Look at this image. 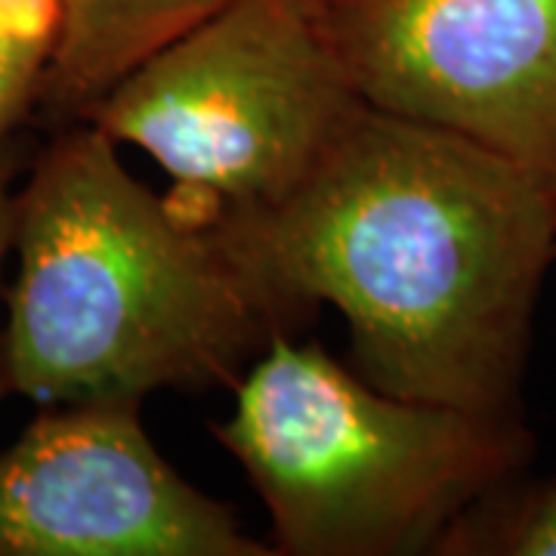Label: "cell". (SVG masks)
Returning <instances> with one entry per match:
<instances>
[{"instance_id":"8fae6325","label":"cell","mask_w":556,"mask_h":556,"mask_svg":"<svg viewBox=\"0 0 556 556\" xmlns=\"http://www.w3.org/2000/svg\"><path fill=\"white\" fill-rule=\"evenodd\" d=\"M554 192H556V186H554Z\"/></svg>"},{"instance_id":"5b68a950","label":"cell","mask_w":556,"mask_h":556,"mask_svg":"<svg viewBox=\"0 0 556 556\" xmlns=\"http://www.w3.org/2000/svg\"><path fill=\"white\" fill-rule=\"evenodd\" d=\"M356 97L556 186V0H313Z\"/></svg>"},{"instance_id":"3957f363","label":"cell","mask_w":556,"mask_h":556,"mask_svg":"<svg viewBox=\"0 0 556 556\" xmlns=\"http://www.w3.org/2000/svg\"><path fill=\"white\" fill-rule=\"evenodd\" d=\"M263 501L276 556H415L477 497L526 473L522 415L378 390L321 343L278 331L214 424Z\"/></svg>"},{"instance_id":"277c9868","label":"cell","mask_w":556,"mask_h":556,"mask_svg":"<svg viewBox=\"0 0 556 556\" xmlns=\"http://www.w3.org/2000/svg\"><path fill=\"white\" fill-rule=\"evenodd\" d=\"M358 105L313 0H232L80 121L159 161L204 214H254L298 189Z\"/></svg>"},{"instance_id":"6da1fadb","label":"cell","mask_w":556,"mask_h":556,"mask_svg":"<svg viewBox=\"0 0 556 556\" xmlns=\"http://www.w3.org/2000/svg\"><path fill=\"white\" fill-rule=\"evenodd\" d=\"M236 257L303 318L331 303L383 393L522 415L556 192L470 139L358 105L273 207L211 214Z\"/></svg>"},{"instance_id":"7a4b0ae2","label":"cell","mask_w":556,"mask_h":556,"mask_svg":"<svg viewBox=\"0 0 556 556\" xmlns=\"http://www.w3.org/2000/svg\"><path fill=\"white\" fill-rule=\"evenodd\" d=\"M7 390L38 405H142L236 387L298 316L211 214L139 182L90 121L56 127L13 201Z\"/></svg>"},{"instance_id":"ba28073f","label":"cell","mask_w":556,"mask_h":556,"mask_svg":"<svg viewBox=\"0 0 556 556\" xmlns=\"http://www.w3.org/2000/svg\"><path fill=\"white\" fill-rule=\"evenodd\" d=\"M433 556H556V473H519L477 497L439 538Z\"/></svg>"},{"instance_id":"8992f818","label":"cell","mask_w":556,"mask_h":556,"mask_svg":"<svg viewBox=\"0 0 556 556\" xmlns=\"http://www.w3.org/2000/svg\"><path fill=\"white\" fill-rule=\"evenodd\" d=\"M142 405H40L0 452V556H276L179 477Z\"/></svg>"},{"instance_id":"30bf717a","label":"cell","mask_w":556,"mask_h":556,"mask_svg":"<svg viewBox=\"0 0 556 556\" xmlns=\"http://www.w3.org/2000/svg\"><path fill=\"white\" fill-rule=\"evenodd\" d=\"M22 167V155L16 139L0 146V276L3 263L13 254V201H16V174ZM7 378H3V353H0V399L7 396Z\"/></svg>"},{"instance_id":"9c48e42d","label":"cell","mask_w":556,"mask_h":556,"mask_svg":"<svg viewBox=\"0 0 556 556\" xmlns=\"http://www.w3.org/2000/svg\"><path fill=\"white\" fill-rule=\"evenodd\" d=\"M62 40V0H0V146L40 105Z\"/></svg>"},{"instance_id":"52a82bcc","label":"cell","mask_w":556,"mask_h":556,"mask_svg":"<svg viewBox=\"0 0 556 556\" xmlns=\"http://www.w3.org/2000/svg\"><path fill=\"white\" fill-rule=\"evenodd\" d=\"M232 0H62V40L40 112L65 127L84 118L134 65Z\"/></svg>"}]
</instances>
